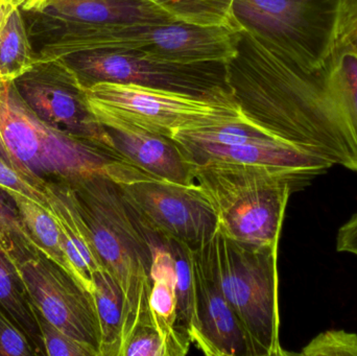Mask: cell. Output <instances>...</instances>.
Instances as JSON below:
<instances>
[{
    "label": "cell",
    "instance_id": "cell-10",
    "mask_svg": "<svg viewBox=\"0 0 357 356\" xmlns=\"http://www.w3.org/2000/svg\"><path fill=\"white\" fill-rule=\"evenodd\" d=\"M121 189L140 225L160 238L195 250L218 232L215 211L197 183L148 180L121 184Z\"/></svg>",
    "mask_w": 357,
    "mask_h": 356
},
{
    "label": "cell",
    "instance_id": "cell-24",
    "mask_svg": "<svg viewBox=\"0 0 357 356\" xmlns=\"http://www.w3.org/2000/svg\"><path fill=\"white\" fill-rule=\"evenodd\" d=\"M0 248L17 267L40 254L12 196L0 188Z\"/></svg>",
    "mask_w": 357,
    "mask_h": 356
},
{
    "label": "cell",
    "instance_id": "cell-6",
    "mask_svg": "<svg viewBox=\"0 0 357 356\" xmlns=\"http://www.w3.org/2000/svg\"><path fill=\"white\" fill-rule=\"evenodd\" d=\"M86 100L102 125L119 123L169 138L180 132L248 119L230 90L197 95L137 84L100 82L86 88Z\"/></svg>",
    "mask_w": 357,
    "mask_h": 356
},
{
    "label": "cell",
    "instance_id": "cell-27",
    "mask_svg": "<svg viewBox=\"0 0 357 356\" xmlns=\"http://www.w3.org/2000/svg\"><path fill=\"white\" fill-rule=\"evenodd\" d=\"M38 325L43 339L44 349L47 356H98L92 349L71 338L44 318L33 304Z\"/></svg>",
    "mask_w": 357,
    "mask_h": 356
},
{
    "label": "cell",
    "instance_id": "cell-33",
    "mask_svg": "<svg viewBox=\"0 0 357 356\" xmlns=\"http://www.w3.org/2000/svg\"><path fill=\"white\" fill-rule=\"evenodd\" d=\"M10 4L23 12H37L45 6L47 0H8Z\"/></svg>",
    "mask_w": 357,
    "mask_h": 356
},
{
    "label": "cell",
    "instance_id": "cell-22",
    "mask_svg": "<svg viewBox=\"0 0 357 356\" xmlns=\"http://www.w3.org/2000/svg\"><path fill=\"white\" fill-rule=\"evenodd\" d=\"M36 63L37 56L22 10L14 6L0 29V81L14 82Z\"/></svg>",
    "mask_w": 357,
    "mask_h": 356
},
{
    "label": "cell",
    "instance_id": "cell-13",
    "mask_svg": "<svg viewBox=\"0 0 357 356\" xmlns=\"http://www.w3.org/2000/svg\"><path fill=\"white\" fill-rule=\"evenodd\" d=\"M214 238L195 250L186 247L193 288L189 338L206 356H250L245 332L220 288Z\"/></svg>",
    "mask_w": 357,
    "mask_h": 356
},
{
    "label": "cell",
    "instance_id": "cell-28",
    "mask_svg": "<svg viewBox=\"0 0 357 356\" xmlns=\"http://www.w3.org/2000/svg\"><path fill=\"white\" fill-rule=\"evenodd\" d=\"M298 355L357 356V334L345 330H326L312 339Z\"/></svg>",
    "mask_w": 357,
    "mask_h": 356
},
{
    "label": "cell",
    "instance_id": "cell-18",
    "mask_svg": "<svg viewBox=\"0 0 357 356\" xmlns=\"http://www.w3.org/2000/svg\"><path fill=\"white\" fill-rule=\"evenodd\" d=\"M42 10L66 20L93 24L178 22L146 0H47Z\"/></svg>",
    "mask_w": 357,
    "mask_h": 356
},
{
    "label": "cell",
    "instance_id": "cell-5",
    "mask_svg": "<svg viewBox=\"0 0 357 356\" xmlns=\"http://www.w3.org/2000/svg\"><path fill=\"white\" fill-rule=\"evenodd\" d=\"M318 175L252 165H195V183L209 200L218 230L251 246L279 244L287 203Z\"/></svg>",
    "mask_w": 357,
    "mask_h": 356
},
{
    "label": "cell",
    "instance_id": "cell-12",
    "mask_svg": "<svg viewBox=\"0 0 357 356\" xmlns=\"http://www.w3.org/2000/svg\"><path fill=\"white\" fill-rule=\"evenodd\" d=\"M19 271L44 318L100 356L102 332L93 294L42 253Z\"/></svg>",
    "mask_w": 357,
    "mask_h": 356
},
{
    "label": "cell",
    "instance_id": "cell-7",
    "mask_svg": "<svg viewBox=\"0 0 357 356\" xmlns=\"http://www.w3.org/2000/svg\"><path fill=\"white\" fill-rule=\"evenodd\" d=\"M214 242L220 288L245 332L250 356L291 355L280 343L279 244H241L220 230Z\"/></svg>",
    "mask_w": 357,
    "mask_h": 356
},
{
    "label": "cell",
    "instance_id": "cell-31",
    "mask_svg": "<svg viewBox=\"0 0 357 356\" xmlns=\"http://www.w3.org/2000/svg\"><path fill=\"white\" fill-rule=\"evenodd\" d=\"M0 188L6 192H14L50 210V202L45 189L38 187L17 173L10 165L0 159Z\"/></svg>",
    "mask_w": 357,
    "mask_h": 356
},
{
    "label": "cell",
    "instance_id": "cell-14",
    "mask_svg": "<svg viewBox=\"0 0 357 356\" xmlns=\"http://www.w3.org/2000/svg\"><path fill=\"white\" fill-rule=\"evenodd\" d=\"M174 140L193 165L230 163L308 171L318 176L326 173L333 167L325 159L279 139L239 146L203 144L178 138H174Z\"/></svg>",
    "mask_w": 357,
    "mask_h": 356
},
{
    "label": "cell",
    "instance_id": "cell-34",
    "mask_svg": "<svg viewBox=\"0 0 357 356\" xmlns=\"http://www.w3.org/2000/svg\"><path fill=\"white\" fill-rule=\"evenodd\" d=\"M13 8L14 6L10 4L8 0H0V29Z\"/></svg>",
    "mask_w": 357,
    "mask_h": 356
},
{
    "label": "cell",
    "instance_id": "cell-1",
    "mask_svg": "<svg viewBox=\"0 0 357 356\" xmlns=\"http://www.w3.org/2000/svg\"><path fill=\"white\" fill-rule=\"evenodd\" d=\"M226 82L243 114L274 137L357 173V121L344 89L337 46L306 67L241 29Z\"/></svg>",
    "mask_w": 357,
    "mask_h": 356
},
{
    "label": "cell",
    "instance_id": "cell-19",
    "mask_svg": "<svg viewBox=\"0 0 357 356\" xmlns=\"http://www.w3.org/2000/svg\"><path fill=\"white\" fill-rule=\"evenodd\" d=\"M0 307L26 334L38 355H46L33 303L19 268L0 248Z\"/></svg>",
    "mask_w": 357,
    "mask_h": 356
},
{
    "label": "cell",
    "instance_id": "cell-17",
    "mask_svg": "<svg viewBox=\"0 0 357 356\" xmlns=\"http://www.w3.org/2000/svg\"><path fill=\"white\" fill-rule=\"evenodd\" d=\"M144 231L153 252L151 318L160 334L165 356H184L188 353L191 342L178 332L177 327L175 258L160 236L146 229Z\"/></svg>",
    "mask_w": 357,
    "mask_h": 356
},
{
    "label": "cell",
    "instance_id": "cell-30",
    "mask_svg": "<svg viewBox=\"0 0 357 356\" xmlns=\"http://www.w3.org/2000/svg\"><path fill=\"white\" fill-rule=\"evenodd\" d=\"M38 355L26 334L0 307V356Z\"/></svg>",
    "mask_w": 357,
    "mask_h": 356
},
{
    "label": "cell",
    "instance_id": "cell-20",
    "mask_svg": "<svg viewBox=\"0 0 357 356\" xmlns=\"http://www.w3.org/2000/svg\"><path fill=\"white\" fill-rule=\"evenodd\" d=\"M92 281V294L102 332L100 356H119L123 344V293L114 278L105 269L96 271Z\"/></svg>",
    "mask_w": 357,
    "mask_h": 356
},
{
    "label": "cell",
    "instance_id": "cell-4",
    "mask_svg": "<svg viewBox=\"0 0 357 356\" xmlns=\"http://www.w3.org/2000/svg\"><path fill=\"white\" fill-rule=\"evenodd\" d=\"M70 187L98 258L123 293V347L138 324L152 321V246L119 184L96 177L82 180Z\"/></svg>",
    "mask_w": 357,
    "mask_h": 356
},
{
    "label": "cell",
    "instance_id": "cell-15",
    "mask_svg": "<svg viewBox=\"0 0 357 356\" xmlns=\"http://www.w3.org/2000/svg\"><path fill=\"white\" fill-rule=\"evenodd\" d=\"M106 127L117 152L161 181L192 185L195 165L189 162L173 138L119 123Z\"/></svg>",
    "mask_w": 357,
    "mask_h": 356
},
{
    "label": "cell",
    "instance_id": "cell-9",
    "mask_svg": "<svg viewBox=\"0 0 357 356\" xmlns=\"http://www.w3.org/2000/svg\"><path fill=\"white\" fill-rule=\"evenodd\" d=\"M84 87L100 82L137 84L197 95L229 91L222 63L172 64L127 52H77L64 58Z\"/></svg>",
    "mask_w": 357,
    "mask_h": 356
},
{
    "label": "cell",
    "instance_id": "cell-32",
    "mask_svg": "<svg viewBox=\"0 0 357 356\" xmlns=\"http://www.w3.org/2000/svg\"><path fill=\"white\" fill-rule=\"evenodd\" d=\"M335 249L337 252L349 253L357 256V212L337 231Z\"/></svg>",
    "mask_w": 357,
    "mask_h": 356
},
{
    "label": "cell",
    "instance_id": "cell-11",
    "mask_svg": "<svg viewBox=\"0 0 357 356\" xmlns=\"http://www.w3.org/2000/svg\"><path fill=\"white\" fill-rule=\"evenodd\" d=\"M14 84L29 108L52 127L113 146L106 127L89 110L86 88L64 58L38 61Z\"/></svg>",
    "mask_w": 357,
    "mask_h": 356
},
{
    "label": "cell",
    "instance_id": "cell-21",
    "mask_svg": "<svg viewBox=\"0 0 357 356\" xmlns=\"http://www.w3.org/2000/svg\"><path fill=\"white\" fill-rule=\"evenodd\" d=\"M6 192L12 196L21 219L39 252L52 259L79 281L63 248L60 228L50 210L17 192Z\"/></svg>",
    "mask_w": 357,
    "mask_h": 356
},
{
    "label": "cell",
    "instance_id": "cell-25",
    "mask_svg": "<svg viewBox=\"0 0 357 356\" xmlns=\"http://www.w3.org/2000/svg\"><path fill=\"white\" fill-rule=\"evenodd\" d=\"M174 138L220 146H239L251 142L278 139L266 130L254 125L249 119L203 127L195 131L180 132L174 136L173 139Z\"/></svg>",
    "mask_w": 357,
    "mask_h": 356
},
{
    "label": "cell",
    "instance_id": "cell-3",
    "mask_svg": "<svg viewBox=\"0 0 357 356\" xmlns=\"http://www.w3.org/2000/svg\"><path fill=\"white\" fill-rule=\"evenodd\" d=\"M27 26L38 61L77 52L111 50L142 54L172 64H226L236 54L238 27H201L183 22L93 23L66 20L46 10L29 13Z\"/></svg>",
    "mask_w": 357,
    "mask_h": 356
},
{
    "label": "cell",
    "instance_id": "cell-29",
    "mask_svg": "<svg viewBox=\"0 0 357 356\" xmlns=\"http://www.w3.org/2000/svg\"><path fill=\"white\" fill-rule=\"evenodd\" d=\"M119 356H165L162 340L153 321L142 322L134 328Z\"/></svg>",
    "mask_w": 357,
    "mask_h": 356
},
{
    "label": "cell",
    "instance_id": "cell-26",
    "mask_svg": "<svg viewBox=\"0 0 357 356\" xmlns=\"http://www.w3.org/2000/svg\"><path fill=\"white\" fill-rule=\"evenodd\" d=\"M162 240H165L167 248L175 258V293L178 330L185 339L190 341L189 332H190L193 318V288L186 247L174 240H165V238Z\"/></svg>",
    "mask_w": 357,
    "mask_h": 356
},
{
    "label": "cell",
    "instance_id": "cell-23",
    "mask_svg": "<svg viewBox=\"0 0 357 356\" xmlns=\"http://www.w3.org/2000/svg\"><path fill=\"white\" fill-rule=\"evenodd\" d=\"M178 22L201 27H239L233 16L234 0H146Z\"/></svg>",
    "mask_w": 357,
    "mask_h": 356
},
{
    "label": "cell",
    "instance_id": "cell-2",
    "mask_svg": "<svg viewBox=\"0 0 357 356\" xmlns=\"http://www.w3.org/2000/svg\"><path fill=\"white\" fill-rule=\"evenodd\" d=\"M0 159L31 183L71 186L102 177L115 183L158 180L113 146L73 135L40 118L13 81H0Z\"/></svg>",
    "mask_w": 357,
    "mask_h": 356
},
{
    "label": "cell",
    "instance_id": "cell-8",
    "mask_svg": "<svg viewBox=\"0 0 357 356\" xmlns=\"http://www.w3.org/2000/svg\"><path fill=\"white\" fill-rule=\"evenodd\" d=\"M344 0H234L241 29L306 67L320 66L339 35Z\"/></svg>",
    "mask_w": 357,
    "mask_h": 356
},
{
    "label": "cell",
    "instance_id": "cell-16",
    "mask_svg": "<svg viewBox=\"0 0 357 356\" xmlns=\"http://www.w3.org/2000/svg\"><path fill=\"white\" fill-rule=\"evenodd\" d=\"M44 188L50 212L60 228L67 258L82 286L92 293L93 274L104 267L98 258L89 228L79 212L75 192L66 184H46Z\"/></svg>",
    "mask_w": 357,
    "mask_h": 356
}]
</instances>
